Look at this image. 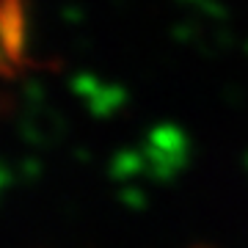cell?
Segmentation results:
<instances>
[{"instance_id":"obj_1","label":"cell","mask_w":248,"mask_h":248,"mask_svg":"<svg viewBox=\"0 0 248 248\" xmlns=\"http://www.w3.org/2000/svg\"><path fill=\"white\" fill-rule=\"evenodd\" d=\"M25 0H3L0 6V36H3V72L14 75V69L25 66Z\"/></svg>"}]
</instances>
